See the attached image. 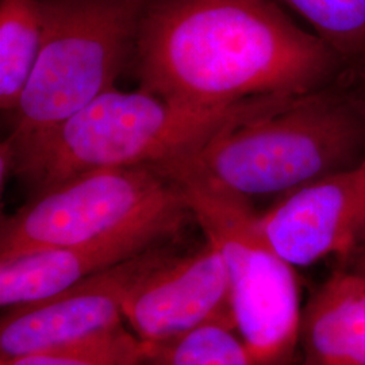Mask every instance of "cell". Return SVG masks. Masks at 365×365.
<instances>
[{"instance_id": "6da1fadb", "label": "cell", "mask_w": 365, "mask_h": 365, "mask_svg": "<svg viewBox=\"0 0 365 365\" xmlns=\"http://www.w3.org/2000/svg\"><path fill=\"white\" fill-rule=\"evenodd\" d=\"M333 52L271 0H150L133 58L140 88L214 110L310 93Z\"/></svg>"}, {"instance_id": "7a4b0ae2", "label": "cell", "mask_w": 365, "mask_h": 365, "mask_svg": "<svg viewBox=\"0 0 365 365\" xmlns=\"http://www.w3.org/2000/svg\"><path fill=\"white\" fill-rule=\"evenodd\" d=\"M257 101L196 110L143 88L114 87L18 153L15 175L38 192L88 170L158 168L195 156L223 123Z\"/></svg>"}, {"instance_id": "3957f363", "label": "cell", "mask_w": 365, "mask_h": 365, "mask_svg": "<svg viewBox=\"0 0 365 365\" xmlns=\"http://www.w3.org/2000/svg\"><path fill=\"white\" fill-rule=\"evenodd\" d=\"M361 133L349 107L318 93L267 98L223 123L192 160L247 197L288 194L333 173Z\"/></svg>"}, {"instance_id": "277c9868", "label": "cell", "mask_w": 365, "mask_h": 365, "mask_svg": "<svg viewBox=\"0 0 365 365\" xmlns=\"http://www.w3.org/2000/svg\"><path fill=\"white\" fill-rule=\"evenodd\" d=\"M176 185L230 282L235 330L259 365H288L299 344V288L294 267L262 232L248 197L229 190L192 157L158 167Z\"/></svg>"}, {"instance_id": "5b68a950", "label": "cell", "mask_w": 365, "mask_h": 365, "mask_svg": "<svg viewBox=\"0 0 365 365\" xmlns=\"http://www.w3.org/2000/svg\"><path fill=\"white\" fill-rule=\"evenodd\" d=\"M150 0H41L42 41L7 137L15 157L115 87Z\"/></svg>"}, {"instance_id": "8992f818", "label": "cell", "mask_w": 365, "mask_h": 365, "mask_svg": "<svg viewBox=\"0 0 365 365\" xmlns=\"http://www.w3.org/2000/svg\"><path fill=\"white\" fill-rule=\"evenodd\" d=\"M184 210L182 194L157 168L88 170L36 192L1 220L0 262L84 244Z\"/></svg>"}, {"instance_id": "52a82bcc", "label": "cell", "mask_w": 365, "mask_h": 365, "mask_svg": "<svg viewBox=\"0 0 365 365\" xmlns=\"http://www.w3.org/2000/svg\"><path fill=\"white\" fill-rule=\"evenodd\" d=\"M173 255L170 241L163 242L51 298L7 309L0 324V360L69 345L120 327L131 289Z\"/></svg>"}, {"instance_id": "ba28073f", "label": "cell", "mask_w": 365, "mask_h": 365, "mask_svg": "<svg viewBox=\"0 0 365 365\" xmlns=\"http://www.w3.org/2000/svg\"><path fill=\"white\" fill-rule=\"evenodd\" d=\"M123 319L146 344L180 337L197 327H235L229 274L220 252L206 240L188 255H173L131 289Z\"/></svg>"}, {"instance_id": "9c48e42d", "label": "cell", "mask_w": 365, "mask_h": 365, "mask_svg": "<svg viewBox=\"0 0 365 365\" xmlns=\"http://www.w3.org/2000/svg\"><path fill=\"white\" fill-rule=\"evenodd\" d=\"M262 232L292 267L344 259L365 235V158L297 188L260 215Z\"/></svg>"}, {"instance_id": "30bf717a", "label": "cell", "mask_w": 365, "mask_h": 365, "mask_svg": "<svg viewBox=\"0 0 365 365\" xmlns=\"http://www.w3.org/2000/svg\"><path fill=\"white\" fill-rule=\"evenodd\" d=\"M190 210L158 215L84 244L49 249L0 262V304L24 306L76 284L179 235Z\"/></svg>"}, {"instance_id": "8fae6325", "label": "cell", "mask_w": 365, "mask_h": 365, "mask_svg": "<svg viewBox=\"0 0 365 365\" xmlns=\"http://www.w3.org/2000/svg\"><path fill=\"white\" fill-rule=\"evenodd\" d=\"M303 365H365V284L341 268L302 312Z\"/></svg>"}, {"instance_id": "7c38bea8", "label": "cell", "mask_w": 365, "mask_h": 365, "mask_svg": "<svg viewBox=\"0 0 365 365\" xmlns=\"http://www.w3.org/2000/svg\"><path fill=\"white\" fill-rule=\"evenodd\" d=\"M41 0H0V106L13 113L38 57Z\"/></svg>"}, {"instance_id": "4fadbf2b", "label": "cell", "mask_w": 365, "mask_h": 365, "mask_svg": "<svg viewBox=\"0 0 365 365\" xmlns=\"http://www.w3.org/2000/svg\"><path fill=\"white\" fill-rule=\"evenodd\" d=\"M144 365H259L235 327L210 324L149 344Z\"/></svg>"}, {"instance_id": "5bb4252c", "label": "cell", "mask_w": 365, "mask_h": 365, "mask_svg": "<svg viewBox=\"0 0 365 365\" xmlns=\"http://www.w3.org/2000/svg\"><path fill=\"white\" fill-rule=\"evenodd\" d=\"M149 344L118 327L42 352L0 360V365H144Z\"/></svg>"}, {"instance_id": "9a60e30c", "label": "cell", "mask_w": 365, "mask_h": 365, "mask_svg": "<svg viewBox=\"0 0 365 365\" xmlns=\"http://www.w3.org/2000/svg\"><path fill=\"white\" fill-rule=\"evenodd\" d=\"M334 52H365V0H283Z\"/></svg>"}, {"instance_id": "2e32d148", "label": "cell", "mask_w": 365, "mask_h": 365, "mask_svg": "<svg viewBox=\"0 0 365 365\" xmlns=\"http://www.w3.org/2000/svg\"><path fill=\"white\" fill-rule=\"evenodd\" d=\"M342 260H344L342 268L354 274L365 284V235Z\"/></svg>"}]
</instances>
